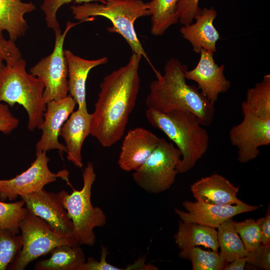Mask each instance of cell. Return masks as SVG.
<instances>
[{
	"label": "cell",
	"mask_w": 270,
	"mask_h": 270,
	"mask_svg": "<svg viewBox=\"0 0 270 270\" xmlns=\"http://www.w3.org/2000/svg\"><path fill=\"white\" fill-rule=\"evenodd\" d=\"M0 50L5 54L6 64H11L22 57V54L14 42L6 40L3 35L0 36Z\"/></svg>",
	"instance_id": "36"
},
{
	"label": "cell",
	"mask_w": 270,
	"mask_h": 270,
	"mask_svg": "<svg viewBox=\"0 0 270 270\" xmlns=\"http://www.w3.org/2000/svg\"><path fill=\"white\" fill-rule=\"evenodd\" d=\"M36 10L32 2L22 0H0V36L6 31L9 40L14 42L23 36L28 26L24 14Z\"/></svg>",
	"instance_id": "21"
},
{
	"label": "cell",
	"mask_w": 270,
	"mask_h": 270,
	"mask_svg": "<svg viewBox=\"0 0 270 270\" xmlns=\"http://www.w3.org/2000/svg\"><path fill=\"white\" fill-rule=\"evenodd\" d=\"M247 262L265 270L270 269V244H261L246 256Z\"/></svg>",
	"instance_id": "33"
},
{
	"label": "cell",
	"mask_w": 270,
	"mask_h": 270,
	"mask_svg": "<svg viewBox=\"0 0 270 270\" xmlns=\"http://www.w3.org/2000/svg\"><path fill=\"white\" fill-rule=\"evenodd\" d=\"M36 158L27 170L14 178L0 180V200H15L44 188L48 184L56 181L58 178L66 180L71 186L68 180V172L63 170L57 173L49 169L50 160L46 152L36 153Z\"/></svg>",
	"instance_id": "10"
},
{
	"label": "cell",
	"mask_w": 270,
	"mask_h": 270,
	"mask_svg": "<svg viewBox=\"0 0 270 270\" xmlns=\"http://www.w3.org/2000/svg\"><path fill=\"white\" fill-rule=\"evenodd\" d=\"M142 56L132 53L128 62L106 76L91 114L90 135L104 148L123 136L139 92Z\"/></svg>",
	"instance_id": "1"
},
{
	"label": "cell",
	"mask_w": 270,
	"mask_h": 270,
	"mask_svg": "<svg viewBox=\"0 0 270 270\" xmlns=\"http://www.w3.org/2000/svg\"><path fill=\"white\" fill-rule=\"evenodd\" d=\"M83 186L76 190L71 186L70 194L64 190L63 204L68 217L72 221L74 235L79 245L94 246L96 236L94 230L104 226L106 216L104 210L94 206L91 200L92 186L96 174L94 165L88 162L82 172Z\"/></svg>",
	"instance_id": "6"
},
{
	"label": "cell",
	"mask_w": 270,
	"mask_h": 270,
	"mask_svg": "<svg viewBox=\"0 0 270 270\" xmlns=\"http://www.w3.org/2000/svg\"><path fill=\"white\" fill-rule=\"evenodd\" d=\"M22 58L0 69V102L12 107L22 106L28 116V128L33 132L42 124L46 110L44 99V85L26 70Z\"/></svg>",
	"instance_id": "5"
},
{
	"label": "cell",
	"mask_w": 270,
	"mask_h": 270,
	"mask_svg": "<svg viewBox=\"0 0 270 270\" xmlns=\"http://www.w3.org/2000/svg\"><path fill=\"white\" fill-rule=\"evenodd\" d=\"M86 21L68 22L63 32L60 28L54 31L55 42L52 52L30 70V73L38 78L44 85V99L46 104L62 99L68 95V68L64 55V41L72 28Z\"/></svg>",
	"instance_id": "9"
},
{
	"label": "cell",
	"mask_w": 270,
	"mask_h": 270,
	"mask_svg": "<svg viewBox=\"0 0 270 270\" xmlns=\"http://www.w3.org/2000/svg\"><path fill=\"white\" fill-rule=\"evenodd\" d=\"M64 190L53 192L42 188L20 198L28 210L44 220L57 232L74 236L72 221L63 204Z\"/></svg>",
	"instance_id": "12"
},
{
	"label": "cell",
	"mask_w": 270,
	"mask_h": 270,
	"mask_svg": "<svg viewBox=\"0 0 270 270\" xmlns=\"http://www.w3.org/2000/svg\"><path fill=\"white\" fill-rule=\"evenodd\" d=\"M248 107L257 116L270 120V74H265L262 80L248 90L246 100Z\"/></svg>",
	"instance_id": "26"
},
{
	"label": "cell",
	"mask_w": 270,
	"mask_h": 270,
	"mask_svg": "<svg viewBox=\"0 0 270 270\" xmlns=\"http://www.w3.org/2000/svg\"><path fill=\"white\" fill-rule=\"evenodd\" d=\"M91 114L88 110L73 112L61 129L60 136L65 142L67 160L76 166H83L82 148L86 138L90 134Z\"/></svg>",
	"instance_id": "18"
},
{
	"label": "cell",
	"mask_w": 270,
	"mask_h": 270,
	"mask_svg": "<svg viewBox=\"0 0 270 270\" xmlns=\"http://www.w3.org/2000/svg\"><path fill=\"white\" fill-rule=\"evenodd\" d=\"M22 246L21 235L0 227V270H8Z\"/></svg>",
	"instance_id": "29"
},
{
	"label": "cell",
	"mask_w": 270,
	"mask_h": 270,
	"mask_svg": "<svg viewBox=\"0 0 270 270\" xmlns=\"http://www.w3.org/2000/svg\"><path fill=\"white\" fill-rule=\"evenodd\" d=\"M179 256L190 261L193 270H221L228 264L218 252L198 246L180 250Z\"/></svg>",
	"instance_id": "27"
},
{
	"label": "cell",
	"mask_w": 270,
	"mask_h": 270,
	"mask_svg": "<svg viewBox=\"0 0 270 270\" xmlns=\"http://www.w3.org/2000/svg\"><path fill=\"white\" fill-rule=\"evenodd\" d=\"M108 254L107 248L102 246L100 260L90 257L79 268L78 270H120V268L116 267L108 262L106 258Z\"/></svg>",
	"instance_id": "35"
},
{
	"label": "cell",
	"mask_w": 270,
	"mask_h": 270,
	"mask_svg": "<svg viewBox=\"0 0 270 270\" xmlns=\"http://www.w3.org/2000/svg\"><path fill=\"white\" fill-rule=\"evenodd\" d=\"M50 252V258L40 260L36 263L35 270H78L86 260L84 252L79 245L59 246Z\"/></svg>",
	"instance_id": "23"
},
{
	"label": "cell",
	"mask_w": 270,
	"mask_h": 270,
	"mask_svg": "<svg viewBox=\"0 0 270 270\" xmlns=\"http://www.w3.org/2000/svg\"><path fill=\"white\" fill-rule=\"evenodd\" d=\"M24 205L22 200L10 203L0 201V227L18 234L20 223L27 212Z\"/></svg>",
	"instance_id": "28"
},
{
	"label": "cell",
	"mask_w": 270,
	"mask_h": 270,
	"mask_svg": "<svg viewBox=\"0 0 270 270\" xmlns=\"http://www.w3.org/2000/svg\"><path fill=\"white\" fill-rule=\"evenodd\" d=\"M160 138L142 128L130 130L121 146L118 160L120 168L127 172L138 170L156 148Z\"/></svg>",
	"instance_id": "16"
},
{
	"label": "cell",
	"mask_w": 270,
	"mask_h": 270,
	"mask_svg": "<svg viewBox=\"0 0 270 270\" xmlns=\"http://www.w3.org/2000/svg\"><path fill=\"white\" fill-rule=\"evenodd\" d=\"M188 66L172 58L166 64L164 74L154 70L156 79L150 82L146 104L148 108L166 113L172 110L191 112L204 126L213 121L214 104L210 102L198 87L186 82Z\"/></svg>",
	"instance_id": "2"
},
{
	"label": "cell",
	"mask_w": 270,
	"mask_h": 270,
	"mask_svg": "<svg viewBox=\"0 0 270 270\" xmlns=\"http://www.w3.org/2000/svg\"><path fill=\"white\" fill-rule=\"evenodd\" d=\"M6 60V56L4 52L0 50V69L4 66V62Z\"/></svg>",
	"instance_id": "39"
},
{
	"label": "cell",
	"mask_w": 270,
	"mask_h": 270,
	"mask_svg": "<svg viewBox=\"0 0 270 270\" xmlns=\"http://www.w3.org/2000/svg\"><path fill=\"white\" fill-rule=\"evenodd\" d=\"M19 227L22 246L8 270H24L30 262L58 246L79 245L74 236L57 232L44 220L28 209Z\"/></svg>",
	"instance_id": "7"
},
{
	"label": "cell",
	"mask_w": 270,
	"mask_h": 270,
	"mask_svg": "<svg viewBox=\"0 0 270 270\" xmlns=\"http://www.w3.org/2000/svg\"><path fill=\"white\" fill-rule=\"evenodd\" d=\"M174 238L180 250L202 246L218 252L219 248L216 228L196 223L180 221Z\"/></svg>",
	"instance_id": "22"
},
{
	"label": "cell",
	"mask_w": 270,
	"mask_h": 270,
	"mask_svg": "<svg viewBox=\"0 0 270 270\" xmlns=\"http://www.w3.org/2000/svg\"><path fill=\"white\" fill-rule=\"evenodd\" d=\"M216 15L214 8H204L196 16L194 23L180 28L182 37L191 44L196 53H200L202 48L213 54L216 52V44L220 38L214 25Z\"/></svg>",
	"instance_id": "19"
},
{
	"label": "cell",
	"mask_w": 270,
	"mask_h": 270,
	"mask_svg": "<svg viewBox=\"0 0 270 270\" xmlns=\"http://www.w3.org/2000/svg\"><path fill=\"white\" fill-rule=\"evenodd\" d=\"M76 104L70 94L62 99L46 103L43 121L38 128L42 130V134L36 145V153L56 149L62 158L66 149L65 145L58 141V137L62 126L74 112Z\"/></svg>",
	"instance_id": "13"
},
{
	"label": "cell",
	"mask_w": 270,
	"mask_h": 270,
	"mask_svg": "<svg viewBox=\"0 0 270 270\" xmlns=\"http://www.w3.org/2000/svg\"><path fill=\"white\" fill-rule=\"evenodd\" d=\"M200 0H180L176 5L178 22L182 26L192 24L195 17L201 11Z\"/></svg>",
	"instance_id": "32"
},
{
	"label": "cell",
	"mask_w": 270,
	"mask_h": 270,
	"mask_svg": "<svg viewBox=\"0 0 270 270\" xmlns=\"http://www.w3.org/2000/svg\"><path fill=\"white\" fill-rule=\"evenodd\" d=\"M234 222L232 218H230L217 228L219 254L228 264L236 258L246 256L248 252L235 229Z\"/></svg>",
	"instance_id": "24"
},
{
	"label": "cell",
	"mask_w": 270,
	"mask_h": 270,
	"mask_svg": "<svg viewBox=\"0 0 270 270\" xmlns=\"http://www.w3.org/2000/svg\"><path fill=\"white\" fill-rule=\"evenodd\" d=\"M181 158V152L172 142L160 138L144 164L134 171L132 178L146 192L156 194L164 192L174 184Z\"/></svg>",
	"instance_id": "8"
},
{
	"label": "cell",
	"mask_w": 270,
	"mask_h": 270,
	"mask_svg": "<svg viewBox=\"0 0 270 270\" xmlns=\"http://www.w3.org/2000/svg\"><path fill=\"white\" fill-rule=\"evenodd\" d=\"M179 0H151L148 2L152 35L162 36L170 26L178 22L176 8Z\"/></svg>",
	"instance_id": "25"
},
{
	"label": "cell",
	"mask_w": 270,
	"mask_h": 270,
	"mask_svg": "<svg viewBox=\"0 0 270 270\" xmlns=\"http://www.w3.org/2000/svg\"><path fill=\"white\" fill-rule=\"evenodd\" d=\"M68 68V88L70 94L78 106V108L88 110L86 102V82L92 69L108 62L106 56L95 60H87L64 50Z\"/></svg>",
	"instance_id": "20"
},
{
	"label": "cell",
	"mask_w": 270,
	"mask_h": 270,
	"mask_svg": "<svg viewBox=\"0 0 270 270\" xmlns=\"http://www.w3.org/2000/svg\"><path fill=\"white\" fill-rule=\"evenodd\" d=\"M146 117L151 126L162 132L181 152L177 166L178 173L191 170L207 152L208 132L194 114L181 110L162 113L148 108Z\"/></svg>",
	"instance_id": "3"
},
{
	"label": "cell",
	"mask_w": 270,
	"mask_h": 270,
	"mask_svg": "<svg viewBox=\"0 0 270 270\" xmlns=\"http://www.w3.org/2000/svg\"><path fill=\"white\" fill-rule=\"evenodd\" d=\"M229 264H227L224 270H242L244 268L247 262L246 257H240L236 258Z\"/></svg>",
	"instance_id": "38"
},
{
	"label": "cell",
	"mask_w": 270,
	"mask_h": 270,
	"mask_svg": "<svg viewBox=\"0 0 270 270\" xmlns=\"http://www.w3.org/2000/svg\"><path fill=\"white\" fill-rule=\"evenodd\" d=\"M242 110V120L230 128L229 138L238 148V160L244 164L257 158L260 147L270 144V120L257 116L244 102Z\"/></svg>",
	"instance_id": "11"
},
{
	"label": "cell",
	"mask_w": 270,
	"mask_h": 270,
	"mask_svg": "<svg viewBox=\"0 0 270 270\" xmlns=\"http://www.w3.org/2000/svg\"><path fill=\"white\" fill-rule=\"evenodd\" d=\"M235 229L244 245L249 252L262 244L260 228L258 220L246 219L240 222H234Z\"/></svg>",
	"instance_id": "30"
},
{
	"label": "cell",
	"mask_w": 270,
	"mask_h": 270,
	"mask_svg": "<svg viewBox=\"0 0 270 270\" xmlns=\"http://www.w3.org/2000/svg\"><path fill=\"white\" fill-rule=\"evenodd\" d=\"M182 206L186 212L175 208L182 221L194 222L214 228L236 215L254 211L260 208L244 202L234 205L209 204L196 201H184Z\"/></svg>",
	"instance_id": "14"
},
{
	"label": "cell",
	"mask_w": 270,
	"mask_h": 270,
	"mask_svg": "<svg viewBox=\"0 0 270 270\" xmlns=\"http://www.w3.org/2000/svg\"><path fill=\"white\" fill-rule=\"evenodd\" d=\"M105 1V4L88 2L73 5L70 8L74 18L79 21H92L94 16H98L108 19L112 26L108 28V30L120 34L128 44L132 53L141 55L154 70L137 36L134 25L138 18L150 16L148 2L142 0Z\"/></svg>",
	"instance_id": "4"
},
{
	"label": "cell",
	"mask_w": 270,
	"mask_h": 270,
	"mask_svg": "<svg viewBox=\"0 0 270 270\" xmlns=\"http://www.w3.org/2000/svg\"><path fill=\"white\" fill-rule=\"evenodd\" d=\"M200 60L194 68L187 70L186 80H193L206 98L215 104L218 95L226 92L231 83L224 74V65L218 66L214 58L213 53L204 48L200 52Z\"/></svg>",
	"instance_id": "15"
},
{
	"label": "cell",
	"mask_w": 270,
	"mask_h": 270,
	"mask_svg": "<svg viewBox=\"0 0 270 270\" xmlns=\"http://www.w3.org/2000/svg\"><path fill=\"white\" fill-rule=\"evenodd\" d=\"M260 228L261 242L262 244H270V207L266 216L257 220Z\"/></svg>",
	"instance_id": "37"
},
{
	"label": "cell",
	"mask_w": 270,
	"mask_h": 270,
	"mask_svg": "<svg viewBox=\"0 0 270 270\" xmlns=\"http://www.w3.org/2000/svg\"><path fill=\"white\" fill-rule=\"evenodd\" d=\"M74 2L77 4L100 2L105 4V0H44L40 9L44 14V19L47 26L54 31L60 28L56 18V13L59 8L65 4Z\"/></svg>",
	"instance_id": "31"
},
{
	"label": "cell",
	"mask_w": 270,
	"mask_h": 270,
	"mask_svg": "<svg viewBox=\"0 0 270 270\" xmlns=\"http://www.w3.org/2000/svg\"><path fill=\"white\" fill-rule=\"evenodd\" d=\"M19 122V120L12 114L9 106L0 102V132L9 134L18 128Z\"/></svg>",
	"instance_id": "34"
},
{
	"label": "cell",
	"mask_w": 270,
	"mask_h": 270,
	"mask_svg": "<svg viewBox=\"0 0 270 270\" xmlns=\"http://www.w3.org/2000/svg\"><path fill=\"white\" fill-rule=\"evenodd\" d=\"M190 190L196 201L201 202L234 205L243 202L237 197L239 187L216 173L196 180L190 185Z\"/></svg>",
	"instance_id": "17"
}]
</instances>
